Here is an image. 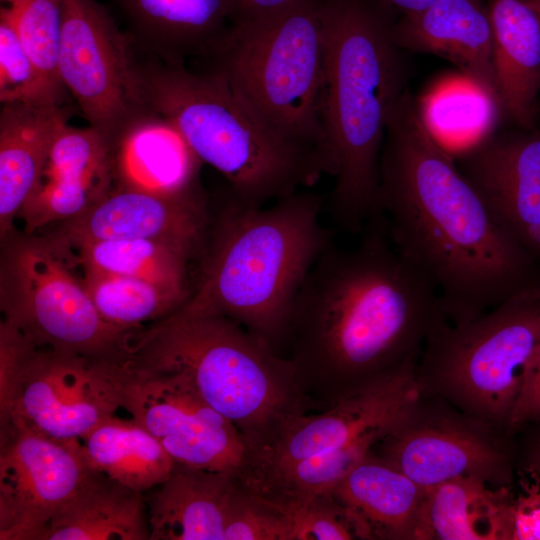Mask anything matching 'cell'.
Here are the masks:
<instances>
[{
	"instance_id": "6da1fadb",
	"label": "cell",
	"mask_w": 540,
	"mask_h": 540,
	"mask_svg": "<svg viewBox=\"0 0 540 540\" xmlns=\"http://www.w3.org/2000/svg\"><path fill=\"white\" fill-rule=\"evenodd\" d=\"M378 205L392 244L433 287L450 323L539 283L534 262L429 129L408 88L387 114Z\"/></svg>"
},
{
	"instance_id": "7a4b0ae2",
	"label": "cell",
	"mask_w": 540,
	"mask_h": 540,
	"mask_svg": "<svg viewBox=\"0 0 540 540\" xmlns=\"http://www.w3.org/2000/svg\"><path fill=\"white\" fill-rule=\"evenodd\" d=\"M350 251L332 244L305 278L287 343L303 394L330 405L417 360L444 318L438 296L392 244L381 217Z\"/></svg>"
},
{
	"instance_id": "3957f363",
	"label": "cell",
	"mask_w": 540,
	"mask_h": 540,
	"mask_svg": "<svg viewBox=\"0 0 540 540\" xmlns=\"http://www.w3.org/2000/svg\"><path fill=\"white\" fill-rule=\"evenodd\" d=\"M322 203L316 193L298 191L264 208L229 189L210 213L198 281L177 310L227 317L280 354L298 292L331 245Z\"/></svg>"
},
{
	"instance_id": "277c9868",
	"label": "cell",
	"mask_w": 540,
	"mask_h": 540,
	"mask_svg": "<svg viewBox=\"0 0 540 540\" xmlns=\"http://www.w3.org/2000/svg\"><path fill=\"white\" fill-rule=\"evenodd\" d=\"M324 74L322 123L335 173L330 208L359 231L379 215L386 119L408 88L403 50L384 7L367 0H320Z\"/></svg>"
},
{
	"instance_id": "5b68a950",
	"label": "cell",
	"mask_w": 540,
	"mask_h": 540,
	"mask_svg": "<svg viewBox=\"0 0 540 540\" xmlns=\"http://www.w3.org/2000/svg\"><path fill=\"white\" fill-rule=\"evenodd\" d=\"M127 362L141 373L185 380L236 426L247 459L310 403L291 360L222 315L176 310L131 334Z\"/></svg>"
},
{
	"instance_id": "8992f818",
	"label": "cell",
	"mask_w": 540,
	"mask_h": 540,
	"mask_svg": "<svg viewBox=\"0 0 540 540\" xmlns=\"http://www.w3.org/2000/svg\"><path fill=\"white\" fill-rule=\"evenodd\" d=\"M138 69L148 107L171 122L244 203L263 206L331 175L321 156L267 129L217 72H196L150 55L138 59Z\"/></svg>"
},
{
	"instance_id": "52a82bcc",
	"label": "cell",
	"mask_w": 540,
	"mask_h": 540,
	"mask_svg": "<svg viewBox=\"0 0 540 540\" xmlns=\"http://www.w3.org/2000/svg\"><path fill=\"white\" fill-rule=\"evenodd\" d=\"M273 134L327 161L322 123L324 43L320 0L233 21L204 59Z\"/></svg>"
},
{
	"instance_id": "ba28073f",
	"label": "cell",
	"mask_w": 540,
	"mask_h": 540,
	"mask_svg": "<svg viewBox=\"0 0 540 540\" xmlns=\"http://www.w3.org/2000/svg\"><path fill=\"white\" fill-rule=\"evenodd\" d=\"M539 351L540 283L471 320H441L422 347L416 377L422 393L512 433L511 414Z\"/></svg>"
},
{
	"instance_id": "9c48e42d",
	"label": "cell",
	"mask_w": 540,
	"mask_h": 540,
	"mask_svg": "<svg viewBox=\"0 0 540 540\" xmlns=\"http://www.w3.org/2000/svg\"><path fill=\"white\" fill-rule=\"evenodd\" d=\"M74 249L55 233L13 230L1 240L0 308L37 348L125 361L131 334L105 321L81 276Z\"/></svg>"
},
{
	"instance_id": "30bf717a",
	"label": "cell",
	"mask_w": 540,
	"mask_h": 540,
	"mask_svg": "<svg viewBox=\"0 0 540 540\" xmlns=\"http://www.w3.org/2000/svg\"><path fill=\"white\" fill-rule=\"evenodd\" d=\"M514 435L420 392L372 452L426 490L464 477L512 486Z\"/></svg>"
},
{
	"instance_id": "8fae6325",
	"label": "cell",
	"mask_w": 540,
	"mask_h": 540,
	"mask_svg": "<svg viewBox=\"0 0 540 540\" xmlns=\"http://www.w3.org/2000/svg\"><path fill=\"white\" fill-rule=\"evenodd\" d=\"M63 7L59 77L88 126L109 146L152 111L144 97L134 41L97 0H63Z\"/></svg>"
},
{
	"instance_id": "7c38bea8",
	"label": "cell",
	"mask_w": 540,
	"mask_h": 540,
	"mask_svg": "<svg viewBox=\"0 0 540 540\" xmlns=\"http://www.w3.org/2000/svg\"><path fill=\"white\" fill-rule=\"evenodd\" d=\"M126 373L127 360L36 348L21 379L6 438L22 428L80 441L121 407Z\"/></svg>"
},
{
	"instance_id": "4fadbf2b",
	"label": "cell",
	"mask_w": 540,
	"mask_h": 540,
	"mask_svg": "<svg viewBox=\"0 0 540 540\" xmlns=\"http://www.w3.org/2000/svg\"><path fill=\"white\" fill-rule=\"evenodd\" d=\"M418 360V359H417ZM417 360L331 403L300 413L238 473L247 477L363 440L380 441L420 395Z\"/></svg>"
},
{
	"instance_id": "5bb4252c",
	"label": "cell",
	"mask_w": 540,
	"mask_h": 540,
	"mask_svg": "<svg viewBox=\"0 0 540 540\" xmlns=\"http://www.w3.org/2000/svg\"><path fill=\"white\" fill-rule=\"evenodd\" d=\"M121 407L177 463L238 474L246 462L247 447L236 426L178 376L141 373L127 362Z\"/></svg>"
},
{
	"instance_id": "9a60e30c",
	"label": "cell",
	"mask_w": 540,
	"mask_h": 540,
	"mask_svg": "<svg viewBox=\"0 0 540 540\" xmlns=\"http://www.w3.org/2000/svg\"><path fill=\"white\" fill-rule=\"evenodd\" d=\"M0 447V539L41 540L92 470L82 444L16 428Z\"/></svg>"
},
{
	"instance_id": "2e32d148",
	"label": "cell",
	"mask_w": 540,
	"mask_h": 540,
	"mask_svg": "<svg viewBox=\"0 0 540 540\" xmlns=\"http://www.w3.org/2000/svg\"><path fill=\"white\" fill-rule=\"evenodd\" d=\"M454 160L501 226L540 264V129L486 133Z\"/></svg>"
},
{
	"instance_id": "e0dca14e",
	"label": "cell",
	"mask_w": 540,
	"mask_h": 540,
	"mask_svg": "<svg viewBox=\"0 0 540 540\" xmlns=\"http://www.w3.org/2000/svg\"><path fill=\"white\" fill-rule=\"evenodd\" d=\"M209 217L205 193L165 196L113 187L88 210L63 221L54 233L72 248L92 241L148 239L197 255L204 246Z\"/></svg>"
},
{
	"instance_id": "ac0fdd59",
	"label": "cell",
	"mask_w": 540,
	"mask_h": 540,
	"mask_svg": "<svg viewBox=\"0 0 540 540\" xmlns=\"http://www.w3.org/2000/svg\"><path fill=\"white\" fill-rule=\"evenodd\" d=\"M114 187L108 145L92 127L66 125L17 218L34 233L53 222L78 216Z\"/></svg>"
},
{
	"instance_id": "d6986e66",
	"label": "cell",
	"mask_w": 540,
	"mask_h": 540,
	"mask_svg": "<svg viewBox=\"0 0 540 540\" xmlns=\"http://www.w3.org/2000/svg\"><path fill=\"white\" fill-rule=\"evenodd\" d=\"M393 37L403 51L433 54L452 63L501 114L492 27L480 0H439L420 12L402 15L394 23Z\"/></svg>"
},
{
	"instance_id": "ffe728a7",
	"label": "cell",
	"mask_w": 540,
	"mask_h": 540,
	"mask_svg": "<svg viewBox=\"0 0 540 540\" xmlns=\"http://www.w3.org/2000/svg\"><path fill=\"white\" fill-rule=\"evenodd\" d=\"M134 44L168 64L205 59L231 25L234 0H109Z\"/></svg>"
},
{
	"instance_id": "44dd1931",
	"label": "cell",
	"mask_w": 540,
	"mask_h": 540,
	"mask_svg": "<svg viewBox=\"0 0 540 540\" xmlns=\"http://www.w3.org/2000/svg\"><path fill=\"white\" fill-rule=\"evenodd\" d=\"M114 187L165 196L204 193L203 162L177 128L153 110L108 146Z\"/></svg>"
},
{
	"instance_id": "7402d4cb",
	"label": "cell",
	"mask_w": 540,
	"mask_h": 540,
	"mask_svg": "<svg viewBox=\"0 0 540 540\" xmlns=\"http://www.w3.org/2000/svg\"><path fill=\"white\" fill-rule=\"evenodd\" d=\"M327 493L355 539L416 540L426 489L372 451Z\"/></svg>"
},
{
	"instance_id": "603a6c76",
	"label": "cell",
	"mask_w": 540,
	"mask_h": 540,
	"mask_svg": "<svg viewBox=\"0 0 540 540\" xmlns=\"http://www.w3.org/2000/svg\"><path fill=\"white\" fill-rule=\"evenodd\" d=\"M492 64L503 116L535 127L540 109V0H490Z\"/></svg>"
},
{
	"instance_id": "cb8c5ba5",
	"label": "cell",
	"mask_w": 540,
	"mask_h": 540,
	"mask_svg": "<svg viewBox=\"0 0 540 540\" xmlns=\"http://www.w3.org/2000/svg\"><path fill=\"white\" fill-rule=\"evenodd\" d=\"M73 108L64 104H4L0 113V237L13 230L57 136Z\"/></svg>"
},
{
	"instance_id": "d4e9b609",
	"label": "cell",
	"mask_w": 540,
	"mask_h": 540,
	"mask_svg": "<svg viewBox=\"0 0 540 540\" xmlns=\"http://www.w3.org/2000/svg\"><path fill=\"white\" fill-rule=\"evenodd\" d=\"M238 482L232 472L175 462L149 504V540H224L231 494Z\"/></svg>"
},
{
	"instance_id": "484cf974",
	"label": "cell",
	"mask_w": 540,
	"mask_h": 540,
	"mask_svg": "<svg viewBox=\"0 0 540 540\" xmlns=\"http://www.w3.org/2000/svg\"><path fill=\"white\" fill-rule=\"evenodd\" d=\"M515 494L457 478L426 490L416 540H512Z\"/></svg>"
},
{
	"instance_id": "4316f807",
	"label": "cell",
	"mask_w": 540,
	"mask_h": 540,
	"mask_svg": "<svg viewBox=\"0 0 540 540\" xmlns=\"http://www.w3.org/2000/svg\"><path fill=\"white\" fill-rule=\"evenodd\" d=\"M142 492L92 469L41 540H149Z\"/></svg>"
},
{
	"instance_id": "83f0119b",
	"label": "cell",
	"mask_w": 540,
	"mask_h": 540,
	"mask_svg": "<svg viewBox=\"0 0 540 540\" xmlns=\"http://www.w3.org/2000/svg\"><path fill=\"white\" fill-rule=\"evenodd\" d=\"M81 440L92 469L138 492L159 486L175 465L160 442L133 418L113 415Z\"/></svg>"
},
{
	"instance_id": "f1b7e54d",
	"label": "cell",
	"mask_w": 540,
	"mask_h": 540,
	"mask_svg": "<svg viewBox=\"0 0 540 540\" xmlns=\"http://www.w3.org/2000/svg\"><path fill=\"white\" fill-rule=\"evenodd\" d=\"M81 269L82 283L100 316L127 331H138L164 319L191 294L141 278Z\"/></svg>"
},
{
	"instance_id": "f546056e",
	"label": "cell",
	"mask_w": 540,
	"mask_h": 540,
	"mask_svg": "<svg viewBox=\"0 0 540 540\" xmlns=\"http://www.w3.org/2000/svg\"><path fill=\"white\" fill-rule=\"evenodd\" d=\"M73 249L80 267L192 291L188 265L196 255L185 248L156 240L119 239L86 242Z\"/></svg>"
},
{
	"instance_id": "4dcf8cb0",
	"label": "cell",
	"mask_w": 540,
	"mask_h": 540,
	"mask_svg": "<svg viewBox=\"0 0 540 540\" xmlns=\"http://www.w3.org/2000/svg\"><path fill=\"white\" fill-rule=\"evenodd\" d=\"M0 11L11 21L18 38L48 86L64 98L58 72L63 0H1Z\"/></svg>"
},
{
	"instance_id": "1f68e13d",
	"label": "cell",
	"mask_w": 540,
	"mask_h": 540,
	"mask_svg": "<svg viewBox=\"0 0 540 540\" xmlns=\"http://www.w3.org/2000/svg\"><path fill=\"white\" fill-rule=\"evenodd\" d=\"M0 102L63 104L45 82L21 44L5 13L0 11Z\"/></svg>"
},
{
	"instance_id": "d6a6232c",
	"label": "cell",
	"mask_w": 540,
	"mask_h": 540,
	"mask_svg": "<svg viewBox=\"0 0 540 540\" xmlns=\"http://www.w3.org/2000/svg\"><path fill=\"white\" fill-rule=\"evenodd\" d=\"M255 494L287 520L292 540L355 539L343 510L328 493L310 497Z\"/></svg>"
},
{
	"instance_id": "836d02e7",
	"label": "cell",
	"mask_w": 540,
	"mask_h": 540,
	"mask_svg": "<svg viewBox=\"0 0 540 540\" xmlns=\"http://www.w3.org/2000/svg\"><path fill=\"white\" fill-rule=\"evenodd\" d=\"M224 540H292L287 520L238 477L227 508Z\"/></svg>"
},
{
	"instance_id": "e575fe53",
	"label": "cell",
	"mask_w": 540,
	"mask_h": 540,
	"mask_svg": "<svg viewBox=\"0 0 540 540\" xmlns=\"http://www.w3.org/2000/svg\"><path fill=\"white\" fill-rule=\"evenodd\" d=\"M35 344L15 325L0 323V440L9 433L11 416L25 367Z\"/></svg>"
},
{
	"instance_id": "d590c367",
	"label": "cell",
	"mask_w": 540,
	"mask_h": 540,
	"mask_svg": "<svg viewBox=\"0 0 540 540\" xmlns=\"http://www.w3.org/2000/svg\"><path fill=\"white\" fill-rule=\"evenodd\" d=\"M521 492L515 495L512 540H540V477L521 473Z\"/></svg>"
},
{
	"instance_id": "8d00e7d4",
	"label": "cell",
	"mask_w": 540,
	"mask_h": 540,
	"mask_svg": "<svg viewBox=\"0 0 540 540\" xmlns=\"http://www.w3.org/2000/svg\"><path fill=\"white\" fill-rule=\"evenodd\" d=\"M540 422V351L526 377L511 414L509 429L516 434L523 427Z\"/></svg>"
},
{
	"instance_id": "74e56055",
	"label": "cell",
	"mask_w": 540,
	"mask_h": 540,
	"mask_svg": "<svg viewBox=\"0 0 540 540\" xmlns=\"http://www.w3.org/2000/svg\"><path fill=\"white\" fill-rule=\"evenodd\" d=\"M233 21L247 20L275 13L308 0H234ZM231 22V23H232Z\"/></svg>"
},
{
	"instance_id": "f35d334b",
	"label": "cell",
	"mask_w": 540,
	"mask_h": 540,
	"mask_svg": "<svg viewBox=\"0 0 540 540\" xmlns=\"http://www.w3.org/2000/svg\"><path fill=\"white\" fill-rule=\"evenodd\" d=\"M532 425L530 433L519 447L517 445V467L520 465L522 471L535 473L540 477V422Z\"/></svg>"
},
{
	"instance_id": "ab89813d",
	"label": "cell",
	"mask_w": 540,
	"mask_h": 540,
	"mask_svg": "<svg viewBox=\"0 0 540 540\" xmlns=\"http://www.w3.org/2000/svg\"><path fill=\"white\" fill-rule=\"evenodd\" d=\"M386 8H393L405 14L420 12L439 0H376Z\"/></svg>"
}]
</instances>
